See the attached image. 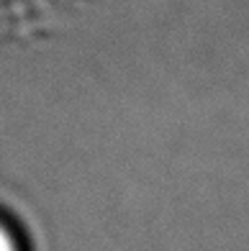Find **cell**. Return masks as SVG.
<instances>
[{
	"instance_id": "1",
	"label": "cell",
	"mask_w": 249,
	"mask_h": 251,
	"mask_svg": "<svg viewBox=\"0 0 249 251\" xmlns=\"http://www.w3.org/2000/svg\"><path fill=\"white\" fill-rule=\"evenodd\" d=\"M0 251H28L18 223L3 210H0Z\"/></svg>"
}]
</instances>
